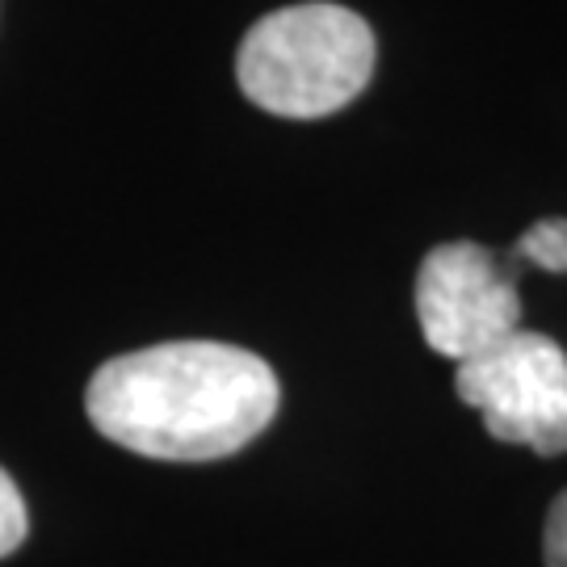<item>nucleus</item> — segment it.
<instances>
[{"instance_id": "423d86ee", "label": "nucleus", "mask_w": 567, "mask_h": 567, "mask_svg": "<svg viewBox=\"0 0 567 567\" xmlns=\"http://www.w3.org/2000/svg\"><path fill=\"white\" fill-rule=\"evenodd\" d=\"M25 529H30L25 501H21L18 484L0 471V559H4V555H13V550L25 543Z\"/></svg>"}, {"instance_id": "0eeeda50", "label": "nucleus", "mask_w": 567, "mask_h": 567, "mask_svg": "<svg viewBox=\"0 0 567 567\" xmlns=\"http://www.w3.org/2000/svg\"><path fill=\"white\" fill-rule=\"evenodd\" d=\"M543 555H547V567H567V492L555 496V505H550V513H547Z\"/></svg>"}, {"instance_id": "39448f33", "label": "nucleus", "mask_w": 567, "mask_h": 567, "mask_svg": "<svg viewBox=\"0 0 567 567\" xmlns=\"http://www.w3.org/2000/svg\"><path fill=\"white\" fill-rule=\"evenodd\" d=\"M508 269L517 274L522 265H538V269H550V274H567V219H543L534 224L513 244V257H508Z\"/></svg>"}, {"instance_id": "20e7f679", "label": "nucleus", "mask_w": 567, "mask_h": 567, "mask_svg": "<svg viewBox=\"0 0 567 567\" xmlns=\"http://www.w3.org/2000/svg\"><path fill=\"white\" fill-rule=\"evenodd\" d=\"M416 320L433 353L471 362L522 332L517 274L484 244H437L416 274Z\"/></svg>"}, {"instance_id": "f257e3e1", "label": "nucleus", "mask_w": 567, "mask_h": 567, "mask_svg": "<svg viewBox=\"0 0 567 567\" xmlns=\"http://www.w3.org/2000/svg\"><path fill=\"white\" fill-rule=\"evenodd\" d=\"M282 400L265 358L219 341L122 353L89 379L84 408L114 446L161 463H215L261 437Z\"/></svg>"}, {"instance_id": "f03ea898", "label": "nucleus", "mask_w": 567, "mask_h": 567, "mask_svg": "<svg viewBox=\"0 0 567 567\" xmlns=\"http://www.w3.org/2000/svg\"><path fill=\"white\" fill-rule=\"evenodd\" d=\"M236 76L244 97L278 118H328L374 76V34L341 4H290L244 34Z\"/></svg>"}, {"instance_id": "7ed1b4c3", "label": "nucleus", "mask_w": 567, "mask_h": 567, "mask_svg": "<svg viewBox=\"0 0 567 567\" xmlns=\"http://www.w3.org/2000/svg\"><path fill=\"white\" fill-rule=\"evenodd\" d=\"M458 400L484 416L496 442L534 454H567V353L543 332L508 341L458 365Z\"/></svg>"}]
</instances>
